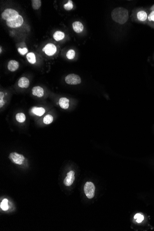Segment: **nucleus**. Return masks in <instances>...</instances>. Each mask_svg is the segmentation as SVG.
I'll list each match as a JSON object with an SVG mask.
<instances>
[{"label": "nucleus", "mask_w": 154, "mask_h": 231, "mask_svg": "<svg viewBox=\"0 0 154 231\" xmlns=\"http://www.w3.org/2000/svg\"><path fill=\"white\" fill-rule=\"evenodd\" d=\"M111 17L113 20L115 22L119 24H125L129 18L128 10L123 7H117L113 10Z\"/></svg>", "instance_id": "f257e3e1"}, {"label": "nucleus", "mask_w": 154, "mask_h": 231, "mask_svg": "<svg viewBox=\"0 0 154 231\" xmlns=\"http://www.w3.org/2000/svg\"><path fill=\"white\" fill-rule=\"evenodd\" d=\"M19 15L18 12L12 9H6L1 14V17L6 21H9L15 19Z\"/></svg>", "instance_id": "f03ea898"}, {"label": "nucleus", "mask_w": 154, "mask_h": 231, "mask_svg": "<svg viewBox=\"0 0 154 231\" xmlns=\"http://www.w3.org/2000/svg\"><path fill=\"white\" fill-rule=\"evenodd\" d=\"M85 194L89 199H91L94 197L95 186L91 182H87L84 186Z\"/></svg>", "instance_id": "7ed1b4c3"}, {"label": "nucleus", "mask_w": 154, "mask_h": 231, "mask_svg": "<svg viewBox=\"0 0 154 231\" xmlns=\"http://www.w3.org/2000/svg\"><path fill=\"white\" fill-rule=\"evenodd\" d=\"M66 83L68 85H79L81 82V79L79 75L75 74H70L67 75L65 79Z\"/></svg>", "instance_id": "20e7f679"}, {"label": "nucleus", "mask_w": 154, "mask_h": 231, "mask_svg": "<svg viewBox=\"0 0 154 231\" xmlns=\"http://www.w3.org/2000/svg\"><path fill=\"white\" fill-rule=\"evenodd\" d=\"M24 20L21 16L19 15L15 19L9 21H6V24L7 26L10 28H15L19 27L23 24Z\"/></svg>", "instance_id": "39448f33"}, {"label": "nucleus", "mask_w": 154, "mask_h": 231, "mask_svg": "<svg viewBox=\"0 0 154 231\" xmlns=\"http://www.w3.org/2000/svg\"><path fill=\"white\" fill-rule=\"evenodd\" d=\"M9 158L13 163L18 165H21L25 160V157L23 155L18 154V153L16 152H12L10 154Z\"/></svg>", "instance_id": "423d86ee"}, {"label": "nucleus", "mask_w": 154, "mask_h": 231, "mask_svg": "<svg viewBox=\"0 0 154 231\" xmlns=\"http://www.w3.org/2000/svg\"><path fill=\"white\" fill-rule=\"evenodd\" d=\"M43 51L45 52V54L48 56H52L55 54L57 51V49L54 44L48 43L43 48Z\"/></svg>", "instance_id": "0eeeda50"}, {"label": "nucleus", "mask_w": 154, "mask_h": 231, "mask_svg": "<svg viewBox=\"0 0 154 231\" xmlns=\"http://www.w3.org/2000/svg\"><path fill=\"white\" fill-rule=\"evenodd\" d=\"M75 173L73 171H71L67 174V176L64 180V185L67 186H71L75 180Z\"/></svg>", "instance_id": "6e6552de"}, {"label": "nucleus", "mask_w": 154, "mask_h": 231, "mask_svg": "<svg viewBox=\"0 0 154 231\" xmlns=\"http://www.w3.org/2000/svg\"><path fill=\"white\" fill-rule=\"evenodd\" d=\"M32 93L35 96H37L38 97H41L44 95V90L40 86H35L32 88Z\"/></svg>", "instance_id": "1a4fd4ad"}, {"label": "nucleus", "mask_w": 154, "mask_h": 231, "mask_svg": "<svg viewBox=\"0 0 154 231\" xmlns=\"http://www.w3.org/2000/svg\"><path fill=\"white\" fill-rule=\"evenodd\" d=\"M18 86L22 88H27L29 87L30 82L27 78L25 77H22L18 81Z\"/></svg>", "instance_id": "9d476101"}, {"label": "nucleus", "mask_w": 154, "mask_h": 231, "mask_svg": "<svg viewBox=\"0 0 154 231\" xmlns=\"http://www.w3.org/2000/svg\"><path fill=\"white\" fill-rule=\"evenodd\" d=\"M19 67V63L17 61L11 60L9 61L7 68L10 71H15L17 70Z\"/></svg>", "instance_id": "9b49d317"}, {"label": "nucleus", "mask_w": 154, "mask_h": 231, "mask_svg": "<svg viewBox=\"0 0 154 231\" xmlns=\"http://www.w3.org/2000/svg\"><path fill=\"white\" fill-rule=\"evenodd\" d=\"M73 29L76 33H79L84 30V25L80 22L75 21L73 24Z\"/></svg>", "instance_id": "f8f14e48"}, {"label": "nucleus", "mask_w": 154, "mask_h": 231, "mask_svg": "<svg viewBox=\"0 0 154 231\" xmlns=\"http://www.w3.org/2000/svg\"><path fill=\"white\" fill-rule=\"evenodd\" d=\"M59 104L62 109H67L69 106V100L66 97L61 98L59 101Z\"/></svg>", "instance_id": "ddd939ff"}, {"label": "nucleus", "mask_w": 154, "mask_h": 231, "mask_svg": "<svg viewBox=\"0 0 154 231\" xmlns=\"http://www.w3.org/2000/svg\"><path fill=\"white\" fill-rule=\"evenodd\" d=\"M148 16L147 13L144 11H139L137 13V18L140 21H145L147 20Z\"/></svg>", "instance_id": "4468645a"}, {"label": "nucleus", "mask_w": 154, "mask_h": 231, "mask_svg": "<svg viewBox=\"0 0 154 231\" xmlns=\"http://www.w3.org/2000/svg\"><path fill=\"white\" fill-rule=\"evenodd\" d=\"M32 112L37 115L41 116L45 113V110L43 107H34L32 108Z\"/></svg>", "instance_id": "2eb2a0df"}, {"label": "nucleus", "mask_w": 154, "mask_h": 231, "mask_svg": "<svg viewBox=\"0 0 154 231\" xmlns=\"http://www.w3.org/2000/svg\"><path fill=\"white\" fill-rule=\"evenodd\" d=\"M65 37V34L61 31H56L53 35L54 39L56 41H59L63 39Z\"/></svg>", "instance_id": "dca6fc26"}, {"label": "nucleus", "mask_w": 154, "mask_h": 231, "mask_svg": "<svg viewBox=\"0 0 154 231\" xmlns=\"http://www.w3.org/2000/svg\"><path fill=\"white\" fill-rule=\"evenodd\" d=\"M26 58L27 61L31 64H34L36 61V57L33 53H29L26 55Z\"/></svg>", "instance_id": "f3484780"}, {"label": "nucleus", "mask_w": 154, "mask_h": 231, "mask_svg": "<svg viewBox=\"0 0 154 231\" xmlns=\"http://www.w3.org/2000/svg\"><path fill=\"white\" fill-rule=\"evenodd\" d=\"M16 119L19 122H24L26 119L25 114L22 113H17L16 115Z\"/></svg>", "instance_id": "a211bd4d"}, {"label": "nucleus", "mask_w": 154, "mask_h": 231, "mask_svg": "<svg viewBox=\"0 0 154 231\" xmlns=\"http://www.w3.org/2000/svg\"><path fill=\"white\" fill-rule=\"evenodd\" d=\"M32 7L34 10H37L41 7V1L40 0H33L31 1Z\"/></svg>", "instance_id": "6ab92c4d"}, {"label": "nucleus", "mask_w": 154, "mask_h": 231, "mask_svg": "<svg viewBox=\"0 0 154 231\" xmlns=\"http://www.w3.org/2000/svg\"><path fill=\"white\" fill-rule=\"evenodd\" d=\"M1 208L4 210V211H7L9 210V207L8 205V200L7 199H4L3 201L1 202L0 204Z\"/></svg>", "instance_id": "aec40b11"}, {"label": "nucleus", "mask_w": 154, "mask_h": 231, "mask_svg": "<svg viewBox=\"0 0 154 231\" xmlns=\"http://www.w3.org/2000/svg\"><path fill=\"white\" fill-rule=\"evenodd\" d=\"M53 121V117L51 115L48 114L44 117L43 119V122L44 124L48 125L52 122Z\"/></svg>", "instance_id": "412c9836"}, {"label": "nucleus", "mask_w": 154, "mask_h": 231, "mask_svg": "<svg viewBox=\"0 0 154 231\" xmlns=\"http://www.w3.org/2000/svg\"><path fill=\"white\" fill-rule=\"evenodd\" d=\"M73 1L71 0L68 1L67 3L64 5V9L67 11H69V10H72L73 9Z\"/></svg>", "instance_id": "4be33fe9"}, {"label": "nucleus", "mask_w": 154, "mask_h": 231, "mask_svg": "<svg viewBox=\"0 0 154 231\" xmlns=\"http://www.w3.org/2000/svg\"><path fill=\"white\" fill-rule=\"evenodd\" d=\"M75 55V52L73 49H70L67 53V57L68 59L72 60Z\"/></svg>", "instance_id": "5701e85b"}, {"label": "nucleus", "mask_w": 154, "mask_h": 231, "mask_svg": "<svg viewBox=\"0 0 154 231\" xmlns=\"http://www.w3.org/2000/svg\"><path fill=\"white\" fill-rule=\"evenodd\" d=\"M134 218L135 219H136V222L137 223H141L144 219L143 216L140 214H135Z\"/></svg>", "instance_id": "b1692460"}, {"label": "nucleus", "mask_w": 154, "mask_h": 231, "mask_svg": "<svg viewBox=\"0 0 154 231\" xmlns=\"http://www.w3.org/2000/svg\"><path fill=\"white\" fill-rule=\"evenodd\" d=\"M149 21L151 23L154 24V10L152 11L148 16Z\"/></svg>", "instance_id": "393cba45"}, {"label": "nucleus", "mask_w": 154, "mask_h": 231, "mask_svg": "<svg viewBox=\"0 0 154 231\" xmlns=\"http://www.w3.org/2000/svg\"><path fill=\"white\" fill-rule=\"evenodd\" d=\"M18 51L21 55H25L28 52L27 49L25 48H23V49L19 48L18 49Z\"/></svg>", "instance_id": "a878e982"}, {"label": "nucleus", "mask_w": 154, "mask_h": 231, "mask_svg": "<svg viewBox=\"0 0 154 231\" xmlns=\"http://www.w3.org/2000/svg\"><path fill=\"white\" fill-rule=\"evenodd\" d=\"M4 96V93L2 92H0V100H3Z\"/></svg>", "instance_id": "bb28decb"}, {"label": "nucleus", "mask_w": 154, "mask_h": 231, "mask_svg": "<svg viewBox=\"0 0 154 231\" xmlns=\"http://www.w3.org/2000/svg\"><path fill=\"white\" fill-rule=\"evenodd\" d=\"M5 103L3 101V100H0V107H1L3 106Z\"/></svg>", "instance_id": "cd10ccee"}, {"label": "nucleus", "mask_w": 154, "mask_h": 231, "mask_svg": "<svg viewBox=\"0 0 154 231\" xmlns=\"http://www.w3.org/2000/svg\"><path fill=\"white\" fill-rule=\"evenodd\" d=\"M151 11H153V10H154V6L151 7Z\"/></svg>", "instance_id": "c85d7f7f"}, {"label": "nucleus", "mask_w": 154, "mask_h": 231, "mask_svg": "<svg viewBox=\"0 0 154 231\" xmlns=\"http://www.w3.org/2000/svg\"><path fill=\"white\" fill-rule=\"evenodd\" d=\"M0 53H1V48H0Z\"/></svg>", "instance_id": "c756f323"}]
</instances>
